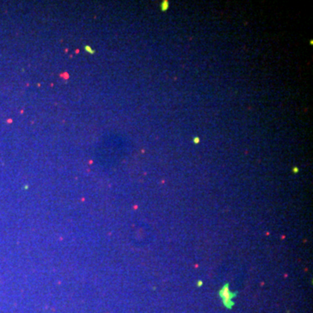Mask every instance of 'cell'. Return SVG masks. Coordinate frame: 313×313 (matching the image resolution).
I'll list each match as a JSON object with an SVG mask.
<instances>
[{
  "mask_svg": "<svg viewBox=\"0 0 313 313\" xmlns=\"http://www.w3.org/2000/svg\"><path fill=\"white\" fill-rule=\"evenodd\" d=\"M84 49H85V51H86L88 53H90V54H93V53H94V50H93L91 46H89V45H86V46L84 47Z\"/></svg>",
  "mask_w": 313,
  "mask_h": 313,
  "instance_id": "obj_1",
  "label": "cell"
}]
</instances>
